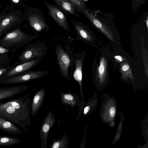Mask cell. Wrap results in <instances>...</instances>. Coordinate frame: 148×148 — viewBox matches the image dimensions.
I'll return each instance as SVG.
<instances>
[{"label":"cell","instance_id":"obj_5","mask_svg":"<svg viewBox=\"0 0 148 148\" xmlns=\"http://www.w3.org/2000/svg\"><path fill=\"white\" fill-rule=\"evenodd\" d=\"M48 72L46 71H32L4 79L0 81L2 84L22 83L30 82L47 75Z\"/></svg>","mask_w":148,"mask_h":148},{"label":"cell","instance_id":"obj_19","mask_svg":"<svg viewBox=\"0 0 148 148\" xmlns=\"http://www.w3.org/2000/svg\"><path fill=\"white\" fill-rule=\"evenodd\" d=\"M63 10L73 14L76 15L73 5L68 0H53Z\"/></svg>","mask_w":148,"mask_h":148},{"label":"cell","instance_id":"obj_34","mask_svg":"<svg viewBox=\"0 0 148 148\" xmlns=\"http://www.w3.org/2000/svg\"></svg>","mask_w":148,"mask_h":148},{"label":"cell","instance_id":"obj_15","mask_svg":"<svg viewBox=\"0 0 148 148\" xmlns=\"http://www.w3.org/2000/svg\"><path fill=\"white\" fill-rule=\"evenodd\" d=\"M75 29L77 34V38H73L70 36L67 38V39L71 42L82 40L84 41L91 42L92 38L89 32L83 26L75 23L74 25Z\"/></svg>","mask_w":148,"mask_h":148},{"label":"cell","instance_id":"obj_20","mask_svg":"<svg viewBox=\"0 0 148 148\" xmlns=\"http://www.w3.org/2000/svg\"><path fill=\"white\" fill-rule=\"evenodd\" d=\"M69 138L64 134L60 139L53 140L51 148H68L69 147Z\"/></svg>","mask_w":148,"mask_h":148},{"label":"cell","instance_id":"obj_25","mask_svg":"<svg viewBox=\"0 0 148 148\" xmlns=\"http://www.w3.org/2000/svg\"><path fill=\"white\" fill-rule=\"evenodd\" d=\"M16 65H10V63L4 66H0V78L6 72L15 66Z\"/></svg>","mask_w":148,"mask_h":148},{"label":"cell","instance_id":"obj_24","mask_svg":"<svg viewBox=\"0 0 148 148\" xmlns=\"http://www.w3.org/2000/svg\"><path fill=\"white\" fill-rule=\"evenodd\" d=\"M80 11L84 9L85 5L84 0H68Z\"/></svg>","mask_w":148,"mask_h":148},{"label":"cell","instance_id":"obj_1","mask_svg":"<svg viewBox=\"0 0 148 148\" xmlns=\"http://www.w3.org/2000/svg\"><path fill=\"white\" fill-rule=\"evenodd\" d=\"M31 97L29 94L5 103H0V116L27 132L30 125Z\"/></svg>","mask_w":148,"mask_h":148},{"label":"cell","instance_id":"obj_6","mask_svg":"<svg viewBox=\"0 0 148 148\" xmlns=\"http://www.w3.org/2000/svg\"><path fill=\"white\" fill-rule=\"evenodd\" d=\"M43 58L37 57L32 60L16 65L0 78V81L3 79L14 76L30 71L36 66Z\"/></svg>","mask_w":148,"mask_h":148},{"label":"cell","instance_id":"obj_29","mask_svg":"<svg viewBox=\"0 0 148 148\" xmlns=\"http://www.w3.org/2000/svg\"><path fill=\"white\" fill-rule=\"evenodd\" d=\"M12 2L14 3L18 4H20L21 2V0H11Z\"/></svg>","mask_w":148,"mask_h":148},{"label":"cell","instance_id":"obj_32","mask_svg":"<svg viewBox=\"0 0 148 148\" xmlns=\"http://www.w3.org/2000/svg\"><path fill=\"white\" fill-rule=\"evenodd\" d=\"M137 2L139 3L142 0H135Z\"/></svg>","mask_w":148,"mask_h":148},{"label":"cell","instance_id":"obj_22","mask_svg":"<svg viewBox=\"0 0 148 148\" xmlns=\"http://www.w3.org/2000/svg\"><path fill=\"white\" fill-rule=\"evenodd\" d=\"M121 71L122 73L123 77L126 78L129 77L131 79L133 78L132 72L129 65L127 64H123L121 66Z\"/></svg>","mask_w":148,"mask_h":148},{"label":"cell","instance_id":"obj_7","mask_svg":"<svg viewBox=\"0 0 148 148\" xmlns=\"http://www.w3.org/2000/svg\"><path fill=\"white\" fill-rule=\"evenodd\" d=\"M55 122V118L51 110L44 120L40 132L42 148H46L47 145V136L49 132Z\"/></svg>","mask_w":148,"mask_h":148},{"label":"cell","instance_id":"obj_10","mask_svg":"<svg viewBox=\"0 0 148 148\" xmlns=\"http://www.w3.org/2000/svg\"><path fill=\"white\" fill-rule=\"evenodd\" d=\"M29 87L28 85L22 84L0 88V101L14 97L26 91Z\"/></svg>","mask_w":148,"mask_h":148},{"label":"cell","instance_id":"obj_8","mask_svg":"<svg viewBox=\"0 0 148 148\" xmlns=\"http://www.w3.org/2000/svg\"><path fill=\"white\" fill-rule=\"evenodd\" d=\"M84 55L83 53H73V61L75 66V69L73 72V76L75 81L79 85L80 93L83 98V92L82 86V64Z\"/></svg>","mask_w":148,"mask_h":148},{"label":"cell","instance_id":"obj_31","mask_svg":"<svg viewBox=\"0 0 148 148\" xmlns=\"http://www.w3.org/2000/svg\"><path fill=\"white\" fill-rule=\"evenodd\" d=\"M145 22L146 23V24L147 25V28H148V17H147V19L146 20H145Z\"/></svg>","mask_w":148,"mask_h":148},{"label":"cell","instance_id":"obj_27","mask_svg":"<svg viewBox=\"0 0 148 148\" xmlns=\"http://www.w3.org/2000/svg\"><path fill=\"white\" fill-rule=\"evenodd\" d=\"M116 110L114 107H111L110 110V114L112 117H114L115 115Z\"/></svg>","mask_w":148,"mask_h":148},{"label":"cell","instance_id":"obj_3","mask_svg":"<svg viewBox=\"0 0 148 148\" xmlns=\"http://www.w3.org/2000/svg\"><path fill=\"white\" fill-rule=\"evenodd\" d=\"M3 35L0 37V46L10 49L14 52L38 36L37 35L29 34L18 28L7 32Z\"/></svg>","mask_w":148,"mask_h":148},{"label":"cell","instance_id":"obj_11","mask_svg":"<svg viewBox=\"0 0 148 148\" xmlns=\"http://www.w3.org/2000/svg\"><path fill=\"white\" fill-rule=\"evenodd\" d=\"M83 12L95 26L104 34L110 40L112 41H114V38L111 32L104 24L99 20L92 13L89 12L87 10H84Z\"/></svg>","mask_w":148,"mask_h":148},{"label":"cell","instance_id":"obj_13","mask_svg":"<svg viewBox=\"0 0 148 148\" xmlns=\"http://www.w3.org/2000/svg\"><path fill=\"white\" fill-rule=\"evenodd\" d=\"M45 95V89L42 88L37 92L33 97L31 105V114L34 116L43 104Z\"/></svg>","mask_w":148,"mask_h":148},{"label":"cell","instance_id":"obj_18","mask_svg":"<svg viewBox=\"0 0 148 148\" xmlns=\"http://www.w3.org/2000/svg\"><path fill=\"white\" fill-rule=\"evenodd\" d=\"M21 142L20 138L6 136H0V146H11L19 144Z\"/></svg>","mask_w":148,"mask_h":148},{"label":"cell","instance_id":"obj_28","mask_svg":"<svg viewBox=\"0 0 148 148\" xmlns=\"http://www.w3.org/2000/svg\"><path fill=\"white\" fill-rule=\"evenodd\" d=\"M90 108L89 106H87L84 108L83 110V114L84 115H86L88 112Z\"/></svg>","mask_w":148,"mask_h":148},{"label":"cell","instance_id":"obj_26","mask_svg":"<svg viewBox=\"0 0 148 148\" xmlns=\"http://www.w3.org/2000/svg\"><path fill=\"white\" fill-rule=\"evenodd\" d=\"M14 52L10 49L0 46V55L8 54V53L14 54Z\"/></svg>","mask_w":148,"mask_h":148},{"label":"cell","instance_id":"obj_33","mask_svg":"<svg viewBox=\"0 0 148 148\" xmlns=\"http://www.w3.org/2000/svg\"><path fill=\"white\" fill-rule=\"evenodd\" d=\"M1 33L0 32V37H1Z\"/></svg>","mask_w":148,"mask_h":148},{"label":"cell","instance_id":"obj_14","mask_svg":"<svg viewBox=\"0 0 148 148\" xmlns=\"http://www.w3.org/2000/svg\"><path fill=\"white\" fill-rule=\"evenodd\" d=\"M0 130L16 136L23 133L12 121L1 116H0Z\"/></svg>","mask_w":148,"mask_h":148},{"label":"cell","instance_id":"obj_9","mask_svg":"<svg viewBox=\"0 0 148 148\" xmlns=\"http://www.w3.org/2000/svg\"><path fill=\"white\" fill-rule=\"evenodd\" d=\"M50 15L61 27L68 32L69 31V25L64 14L60 10L49 4L45 3Z\"/></svg>","mask_w":148,"mask_h":148},{"label":"cell","instance_id":"obj_23","mask_svg":"<svg viewBox=\"0 0 148 148\" xmlns=\"http://www.w3.org/2000/svg\"><path fill=\"white\" fill-rule=\"evenodd\" d=\"M13 57V56L10 57L8 54L0 55V66L10 63Z\"/></svg>","mask_w":148,"mask_h":148},{"label":"cell","instance_id":"obj_16","mask_svg":"<svg viewBox=\"0 0 148 148\" xmlns=\"http://www.w3.org/2000/svg\"><path fill=\"white\" fill-rule=\"evenodd\" d=\"M28 20L30 26L36 31L40 32L49 29L43 19L37 14L30 15Z\"/></svg>","mask_w":148,"mask_h":148},{"label":"cell","instance_id":"obj_4","mask_svg":"<svg viewBox=\"0 0 148 148\" xmlns=\"http://www.w3.org/2000/svg\"><path fill=\"white\" fill-rule=\"evenodd\" d=\"M47 51V45L44 42L38 41L30 43L25 47L17 59L15 61L14 65H16L37 57L43 58Z\"/></svg>","mask_w":148,"mask_h":148},{"label":"cell","instance_id":"obj_17","mask_svg":"<svg viewBox=\"0 0 148 148\" xmlns=\"http://www.w3.org/2000/svg\"><path fill=\"white\" fill-rule=\"evenodd\" d=\"M76 95H73L71 92L63 93L61 92L60 98L62 104L65 106L69 105L73 108L75 106L79 105V101Z\"/></svg>","mask_w":148,"mask_h":148},{"label":"cell","instance_id":"obj_21","mask_svg":"<svg viewBox=\"0 0 148 148\" xmlns=\"http://www.w3.org/2000/svg\"><path fill=\"white\" fill-rule=\"evenodd\" d=\"M107 73V62L103 57L101 58L98 70V75L100 81L103 82L106 78Z\"/></svg>","mask_w":148,"mask_h":148},{"label":"cell","instance_id":"obj_2","mask_svg":"<svg viewBox=\"0 0 148 148\" xmlns=\"http://www.w3.org/2000/svg\"><path fill=\"white\" fill-rule=\"evenodd\" d=\"M55 51L62 76L70 81L69 72L71 78L74 66L73 48L68 44H65L63 47L58 42L55 47Z\"/></svg>","mask_w":148,"mask_h":148},{"label":"cell","instance_id":"obj_30","mask_svg":"<svg viewBox=\"0 0 148 148\" xmlns=\"http://www.w3.org/2000/svg\"><path fill=\"white\" fill-rule=\"evenodd\" d=\"M115 58L120 61H122L123 60L122 58L119 56H116L114 57Z\"/></svg>","mask_w":148,"mask_h":148},{"label":"cell","instance_id":"obj_12","mask_svg":"<svg viewBox=\"0 0 148 148\" xmlns=\"http://www.w3.org/2000/svg\"><path fill=\"white\" fill-rule=\"evenodd\" d=\"M18 18L16 15L10 14L0 20L1 37L19 23Z\"/></svg>","mask_w":148,"mask_h":148}]
</instances>
